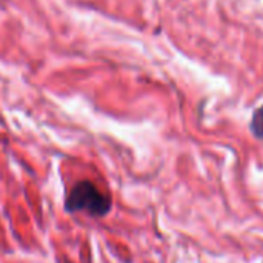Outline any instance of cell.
Listing matches in <instances>:
<instances>
[{
    "instance_id": "obj_1",
    "label": "cell",
    "mask_w": 263,
    "mask_h": 263,
    "mask_svg": "<svg viewBox=\"0 0 263 263\" xmlns=\"http://www.w3.org/2000/svg\"><path fill=\"white\" fill-rule=\"evenodd\" d=\"M63 208L68 214L88 213L91 217L99 219L109 214L112 200L108 194H103L91 180H80L71 188Z\"/></svg>"
},
{
    "instance_id": "obj_2",
    "label": "cell",
    "mask_w": 263,
    "mask_h": 263,
    "mask_svg": "<svg viewBox=\"0 0 263 263\" xmlns=\"http://www.w3.org/2000/svg\"><path fill=\"white\" fill-rule=\"evenodd\" d=\"M251 131L253 134L257 137V139H262L263 140V106H260L254 116H253V120H251Z\"/></svg>"
},
{
    "instance_id": "obj_3",
    "label": "cell",
    "mask_w": 263,
    "mask_h": 263,
    "mask_svg": "<svg viewBox=\"0 0 263 263\" xmlns=\"http://www.w3.org/2000/svg\"><path fill=\"white\" fill-rule=\"evenodd\" d=\"M66 263H72V262H71V260H66Z\"/></svg>"
}]
</instances>
